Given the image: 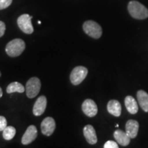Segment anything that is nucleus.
Instances as JSON below:
<instances>
[{"mask_svg": "<svg viewBox=\"0 0 148 148\" xmlns=\"http://www.w3.org/2000/svg\"><path fill=\"white\" fill-rule=\"evenodd\" d=\"M127 9L130 14L136 19H145L148 17V9L138 1H130Z\"/></svg>", "mask_w": 148, "mask_h": 148, "instance_id": "obj_1", "label": "nucleus"}, {"mask_svg": "<svg viewBox=\"0 0 148 148\" xmlns=\"http://www.w3.org/2000/svg\"><path fill=\"white\" fill-rule=\"evenodd\" d=\"M25 48V42L20 38H15L7 44L5 47V51L9 56L16 57L23 53Z\"/></svg>", "mask_w": 148, "mask_h": 148, "instance_id": "obj_2", "label": "nucleus"}, {"mask_svg": "<svg viewBox=\"0 0 148 148\" xmlns=\"http://www.w3.org/2000/svg\"><path fill=\"white\" fill-rule=\"evenodd\" d=\"M83 29L84 32L92 38H99L102 34V29L100 25L95 21H86L83 24Z\"/></svg>", "mask_w": 148, "mask_h": 148, "instance_id": "obj_3", "label": "nucleus"}, {"mask_svg": "<svg viewBox=\"0 0 148 148\" xmlns=\"http://www.w3.org/2000/svg\"><path fill=\"white\" fill-rule=\"evenodd\" d=\"M41 83L38 77H32L27 81L25 86L27 96L29 98H34L39 93Z\"/></svg>", "mask_w": 148, "mask_h": 148, "instance_id": "obj_4", "label": "nucleus"}, {"mask_svg": "<svg viewBox=\"0 0 148 148\" xmlns=\"http://www.w3.org/2000/svg\"><path fill=\"white\" fill-rule=\"evenodd\" d=\"M88 74V70L86 67L78 66L72 70L70 75V80L73 85H79L86 78Z\"/></svg>", "mask_w": 148, "mask_h": 148, "instance_id": "obj_5", "label": "nucleus"}, {"mask_svg": "<svg viewBox=\"0 0 148 148\" xmlns=\"http://www.w3.org/2000/svg\"><path fill=\"white\" fill-rule=\"evenodd\" d=\"M32 16H29L28 14H23L18 18L17 24L20 29L24 33L27 34H31L34 32V27L32 26L31 19Z\"/></svg>", "mask_w": 148, "mask_h": 148, "instance_id": "obj_6", "label": "nucleus"}, {"mask_svg": "<svg viewBox=\"0 0 148 148\" xmlns=\"http://www.w3.org/2000/svg\"><path fill=\"white\" fill-rule=\"evenodd\" d=\"M83 112L88 117H93L97 113V106L95 101L92 99H87L84 101L82 105Z\"/></svg>", "mask_w": 148, "mask_h": 148, "instance_id": "obj_7", "label": "nucleus"}, {"mask_svg": "<svg viewBox=\"0 0 148 148\" xmlns=\"http://www.w3.org/2000/svg\"><path fill=\"white\" fill-rule=\"evenodd\" d=\"M41 132L45 136H51L54 132L56 123L52 117H46L42 121L40 125Z\"/></svg>", "mask_w": 148, "mask_h": 148, "instance_id": "obj_8", "label": "nucleus"}, {"mask_svg": "<svg viewBox=\"0 0 148 148\" xmlns=\"http://www.w3.org/2000/svg\"><path fill=\"white\" fill-rule=\"evenodd\" d=\"M37 136V129L35 125H31L27 127L21 138V143L23 145H28L36 139Z\"/></svg>", "mask_w": 148, "mask_h": 148, "instance_id": "obj_9", "label": "nucleus"}, {"mask_svg": "<svg viewBox=\"0 0 148 148\" xmlns=\"http://www.w3.org/2000/svg\"><path fill=\"white\" fill-rule=\"evenodd\" d=\"M47 106V98L45 96H40L36 99L34 107H33V114L35 116H40L45 112Z\"/></svg>", "mask_w": 148, "mask_h": 148, "instance_id": "obj_10", "label": "nucleus"}, {"mask_svg": "<svg viewBox=\"0 0 148 148\" xmlns=\"http://www.w3.org/2000/svg\"><path fill=\"white\" fill-rule=\"evenodd\" d=\"M139 124L135 120H128L125 124V132L130 138H134L137 136Z\"/></svg>", "mask_w": 148, "mask_h": 148, "instance_id": "obj_11", "label": "nucleus"}, {"mask_svg": "<svg viewBox=\"0 0 148 148\" xmlns=\"http://www.w3.org/2000/svg\"><path fill=\"white\" fill-rule=\"evenodd\" d=\"M83 132H84V137L88 143L94 145V144L97 143V134H96L95 129L91 125H86L84 127V130H83Z\"/></svg>", "mask_w": 148, "mask_h": 148, "instance_id": "obj_12", "label": "nucleus"}, {"mask_svg": "<svg viewBox=\"0 0 148 148\" xmlns=\"http://www.w3.org/2000/svg\"><path fill=\"white\" fill-rule=\"evenodd\" d=\"M114 137L118 143L122 146H127L129 145L131 138L121 130H116L114 132Z\"/></svg>", "mask_w": 148, "mask_h": 148, "instance_id": "obj_13", "label": "nucleus"}, {"mask_svg": "<svg viewBox=\"0 0 148 148\" xmlns=\"http://www.w3.org/2000/svg\"><path fill=\"white\" fill-rule=\"evenodd\" d=\"M107 110L108 112L114 116H119L121 113V106L117 100H110L107 104Z\"/></svg>", "mask_w": 148, "mask_h": 148, "instance_id": "obj_14", "label": "nucleus"}, {"mask_svg": "<svg viewBox=\"0 0 148 148\" xmlns=\"http://www.w3.org/2000/svg\"><path fill=\"white\" fill-rule=\"evenodd\" d=\"M125 106L130 114H136L138 110L137 101L132 96L128 95L125 99Z\"/></svg>", "mask_w": 148, "mask_h": 148, "instance_id": "obj_15", "label": "nucleus"}, {"mask_svg": "<svg viewBox=\"0 0 148 148\" xmlns=\"http://www.w3.org/2000/svg\"><path fill=\"white\" fill-rule=\"evenodd\" d=\"M137 99L140 108L146 112H148V94L143 90L137 92Z\"/></svg>", "mask_w": 148, "mask_h": 148, "instance_id": "obj_16", "label": "nucleus"}, {"mask_svg": "<svg viewBox=\"0 0 148 148\" xmlns=\"http://www.w3.org/2000/svg\"><path fill=\"white\" fill-rule=\"evenodd\" d=\"M25 91V87L23 85H22L21 83L17 82H14L10 83V84L7 86L6 92L8 93H12V92H23Z\"/></svg>", "mask_w": 148, "mask_h": 148, "instance_id": "obj_17", "label": "nucleus"}, {"mask_svg": "<svg viewBox=\"0 0 148 148\" xmlns=\"http://www.w3.org/2000/svg\"><path fill=\"white\" fill-rule=\"evenodd\" d=\"M16 134V129L12 126H7L3 130V137L5 140H10L14 138Z\"/></svg>", "mask_w": 148, "mask_h": 148, "instance_id": "obj_18", "label": "nucleus"}, {"mask_svg": "<svg viewBox=\"0 0 148 148\" xmlns=\"http://www.w3.org/2000/svg\"><path fill=\"white\" fill-rule=\"evenodd\" d=\"M12 2V0H0V10L7 8L10 6Z\"/></svg>", "mask_w": 148, "mask_h": 148, "instance_id": "obj_19", "label": "nucleus"}, {"mask_svg": "<svg viewBox=\"0 0 148 148\" xmlns=\"http://www.w3.org/2000/svg\"><path fill=\"white\" fill-rule=\"evenodd\" d=\"M104 148H118V144L113 140H108L106 143L103 145Z\"/></svg>", "mask_w": 148, "mask_h": 148, "instance_id": "obj_20", "label": "nucleus"}, {"mask_svg": "<svg viewBox=\"0 0 148 148\" xmlns=\"http://www.w3.org/2000/svg\"><path fill=\"white\" fill-rule=\"evenodd\" d=\"M7 127V121L3 116H0V131H3Z\"/></svg>", "mask_w": 148, "mask_h": 148, "instance_id": "obj_21", "label": "nucleus"}, {"mask_svg": "<svg viewBox=\"0 0 148 148\" xmlns=\"http://www.w3.org/2000/svg\"><path fill=\"white\" fill-rule=\"evenodd\" d=\"M5 25L3 21H0V37L3 36L5 33Z\"/></svg>", "mask_w": 148, "mask_h": 148, "instance_id": "obj_22", "label": "nucleus"}, {"mask_svg": "<svg viewBox=\"0 0 148 148\" xmlns=\"http://www.w3.org/2000/svg\"><path fill=\"white\" fill-rule=\"evenodd\" d=\"M3 95V92H2V89H1V88L0 87V98L2 97Z\"/></svg>", "mask_w": 148, "mask_h": 148, "instance_id": "obj_23", "label": "nucleus"}, {"mask_svg": "<svg viewBox=\"0 0 148 148\" xmlns=\"http://www.w3.org/2000/svg\"><path fill=\"white\" fill-rule=\"evenodd\" d=\"M38 24H40V23H41V22H40V21H38Z\"/></svg>", "mask_w": 148, "mask_h": 148, "instance_id": "obj_24", "label": "nucleus"}, {"mask_svg": "<svg viewBox=\"0 0 148 148\" xmlns=\"http://www.w3.org/2000/svg\"><path fill=\"white\" fill-rule=\"evenodd\" d=\"M116 127H119V125H118V124H116Z\"/></svg>", "mask_w": 148, "mask_h": 148, "instance_id": "obj_25", "label": "nucleus"}, {"mask_svg": "<svg viewBox=\"0 0 148 148\" xmlns=\"http://www.w3.org/2000/svg\"><path fill=\"white\" fill-rule=\"evenodd\" d=\"M1 72H0V77H1Z\"/></svg>", "mask_w": 148, "mask_h": 148, "instance_id": "obj_26", "label": "nucleus"}]
</instances>
